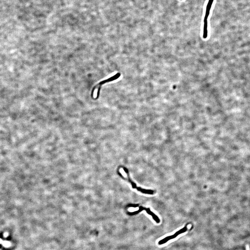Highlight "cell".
I'll list each match as a JSON object with an SVG mask.
<instances>
[{
  "label": "cell",
  "mask_w": 250,
  "mask_h": 250,
  "mask_svg": "<svg viewBox=\"0 0 250 250\" xmlns=\"http://www.w3.org/2000/svg\"><path fill=\"white\" fill-rule=\"evenodd\" d=\"M120 76H121V75H120V73H117L116 75L113 76L109 78V79L101 81L99 84L96 85L95 87H94L92 92V96L93 99H97L99 97L100 89L101 88L102 85L106 83L110 82L111 81L116 80L118 79L120 77Z\"/></svg>",
  "instance_id": "6da1fadb"
},
{
  "label": "cell",
  "mask_w": 250,
  "mask_h": 250,
  "mask_svg": "<svg viewBox=\"0 0 250 250\" xmlns=\"http://www.w3.org/2000/svg\"><path fill=\"white\" fill-rule=\"evenodd\" d=\"M187 230V226H185L183 228L177 231L174 235L167 237H166L163 239L160 240L158 242L159 245H162L163 244H165L168 241L173 239L176 238L177 236H179V235L186 232Z\"/></svg>",
  "instance_id": "7a4b0ae2"
},
{
  "label": "cell",
  "mask_w": 250,
  "mask_h": 250,
  "mask_svg": "<svg viewBox=\"0 0 250 250\" xmlns=\"http://www.w3.org/2000/svg\"><path fill=\"white\" fill-rule=\"evenodd\" d=\"M214 1V0H209L208 3H207V5L204 18L208 19V16L209 15H210L211 7L212 6Z\"/></svg>",
  "instance_id": "3957f363"
},
{
  "label": "cell",
  "mask_w": 250,
  "mask_h": 250,
  "mask_svg": "<svg viewBox=\"0 0 250 250\" xmlns=\"http://www.w3.org/2000/svg\"><path fill=\"white\" fill-rule=\"evenodd\" d=\"M207 27H208V22H207V19L204 18V26L203 31V38L206 39L208 36V31H207Z\"/></svg>",
  "instance_id": "277c9868"
},
{
  "label": "cell",
  "mask_w": 250,
  "mask_h": 250,
  "mask_svg": "<svg viewBox=\"0 0 250 250\" xmlns=\"http://www.w3.org/2000/svg\"><path fill=\"white\" fill-rule=\"evenodd\" d=\"M181 1H182V0H181Z\"/></svg>",
  "instance_id": "5b68a950"
}]
</instances>
